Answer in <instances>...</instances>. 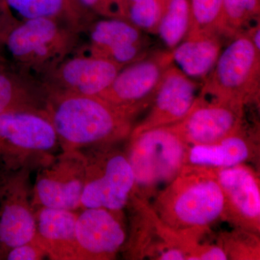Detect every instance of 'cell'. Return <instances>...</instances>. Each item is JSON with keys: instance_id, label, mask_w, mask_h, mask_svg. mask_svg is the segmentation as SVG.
<instances>
[{"instance_id": "obj_1", "label": "cell", "mask_w": 260, "mask_h": 260, "mask_svg": "<svg viewBox=\"0 0 260 260\" xmlns=\"http://www.w3.org/2000/svg\"><path fill=\"white\" fill-rule=\"evenodd\" d=\"M45 109L61 151L117 145L134 127V119L99 95L47 93Z\"/></svg>"}, {"instance_id": "obj_2", "label": "cell", "mask_w": 260, "mask_h": 260, "mask_svg": "<svg viewBox=\"0 0 260 260\" xmlns=\"http://www.w3.org/2000/svg\"><path fill=\"white\" fill-rule=\"evenodd\" d=\"M151 207L167 226L203 238L223 215V191L215 169L184 166Z\"/></svg>"}, {"instance_id": "obj_3", "label": "cell", "mask_w": 260, "mask_h": 260, "mask_svg": "<svg viewBox=\"0 0 260 260\" xmlns=\"http://www.w3.org/2000/svg\"><path fill=\"white\" fill-rule=\"evenodd\" d=\"M125 153L135 177L133 194L147 200L156 196L186 165V144L172 125L130 133Z\"/></svg>"}, {"instance_id": "obj_4", "label": "cell", "mask_w": 260, "mask_h": 260, "mask_svg": "<svg viewBox=\"0 0 260 260\" xmlns=\"http://www.w3.org/2000/svg\"><path fill=\"white\" fill-rule=\"evenodd\" d=\"M60 150L46 109L0 114V164L3 170L37 171Z\"/></svg>"}, {"instance_id": "obj_5", "label": "cell", "mask_w": 260, "mask_h": 260, "mask_svg": "<svg viewBox=\"0 0 260 260\" xmlns=\"http://www.w3.org/2000/svg\"><path fill=\"white\" fill-rule=\"evenodd\" d=\"M259 80L260 51L246 32L222 50L199 95L246 107L259 99Z\"/></svg>"}, {"instance_id": "obj_6", "label": "cell", "mask_w": 260, "mask_h": 260, "mask_svg": "<svg viewBox=\"0 0 260 260\" xmlns=\"http://www.w3.org/2000/svg\"><path fill=\"white\" fill-rule=\"evenodd\" d=\"M85 167L81 208L124 212L134 192L135 177L125 151L116 145L80 150Z\"/></svg>"}, {"instance_id": "obj_7", "label": "cell", "mask_w": 260, "mask_h": 260, "mask_svg": "<svg viewBox=\"0 0 260 260\" xmlns=\"http://www.w3.org/2000/svg\"><path fill=\"white\" fill-rule=\"evenodd\" d=\"M77 31L51 19L23 20L7 36L4 49L18 69L44 75L64 60L74 48Z\"/></svg>"}, {"instance_id": "obj_8", "label": "cell", "mask_w": 260, "mask_h": 260, "mask_svg": "<svg viewBox=\"0 0 260 260\" xmlns=\"http://www.w3.org/2000/svg\"><path fill=\"white\" fill-rule=\"evenodd\" d=\"M172 64L170 49L145 56L124 67L99 96L135 120L150 107L166 72Z\"/></svg>"}, {"instance_id": "obj_9", "label": "cell", "mask_w": 260, "mask_h": 260, "mask_svg": "<svg viewBox=\"0 0 260 260\" xmlns=\"http://www.w3.org/2000/svg\"><path fill=\"white\" fill-rule=\"evenodd\" d=\"M32 186L34 210L40 207L70 210L81 208L85 167L80 150L61 151L38 169Z\"/></svg>"}, {"instance_id": "obj_10", "label": "cell", "mask_w": 260, "mask_h": 260, "mask_svg": "<svg viewBox=\"0 0 260 260\" xmlns=\"http://www.w3.org/2000/svg\"><path fill=\"white\" fill-rule=\"evenodd\" d=\"M32 170H3L0 176V248H12L35 236V210L32 205Z\"/></svg>"}, {"instance_id": "obj_11", "label": "cell", "mask_w": 260, "mask_h": 260, "mask_svg": "<svg viewBox=\"0 0 260 260\" xmlns=\"http://www.w3.org/2000/svg\"><path fill=\"white\" fill-rule=\"evenodd\" d=\"M245 107L198 96L182 120L172 124L188 145L218 142L243 129Z\"/></svg>"}, {"instance_id": "obj_12", "label": "cell", "mask_w": 260, "mask_h": 260, "mask_svg": "<svg viewBox=\"0 0 260 260\" xmlns=\"http://www.w3.org/2000/svg\"><path fill=\"white\" fill-rule=\"evenodd\" d=\"M223 195L221 220L234 228L260 233V183L257 173L246 164L215 169Z\"/></svg>"}, {"instance_id": "obj_13", "label": "cell", "mask_w": 260, "mask_h": 260, "mask_svg": "<svg viewBox=\"0 0 260 260\" xmlns=\"http://www.w3.org/2000/svg\"><path fill=\"white\" fill-rule=\"evenodd\" d=\"M123 68L107 58L79 55L61 61L44 74L42 82L47 93L99 95Z\"/></svg>"}, {"instance_id": "obj_14", "label": "cell", "mask_w": 260, "mask_h": 260, "mask_svg": "<svg viewBox=\"0 0 260 260\" xmlns=\"http://www.w3.org/2000/svg\"><path fill=\"white\" fill-rule=\"evenodd\" d=\"M75 234L80 260L116 259L127 238L124 212L83 208L78 213Z\"/></svg>"}, {"instance_id": "obj_15", "label": "cell", "mask_w": 260, "mask_h": 260, "mask_svg": "<svg viewBox=\"0 0 260 260\" xmlns=\"http://www.w3.org/2000/svg\"><path fill=\"white\" fill-rule=\"evenodd\" d=\"M198 85L172 64L166 72L148 114L131 133L172 125L182 120L198 96Z\"/></svg>"}, {"instance_id": "obj_16", "label": "cell", "mask_w": 260, "mask_h": 260, "mask_svg": "<svg viewBox=\"0 0 260 260\" xmlns=\"http://www.w3.org/2000/svg\"><path fill=\"white\" fill-rule=\"evenodd\" d=\"M90 54L107 58L123 67L146 56L142 55L140 29L126 19L99 20L90 28Z\"/></svg>"}, {"instance_id": "obj_17", "label": "cell", "mask_w": 260, "mask_h": 260, "mask_svg": "<svg viewBox=\"0 0 260 260\" xmlns=\"http://www.w3.org/2000/svg\"><path fill=\"white\" fill-rule=\"evenodd\" d=\"M78 210L40 207L35 210L34 239L51 260H80L75 225Z\"/></svg>"}, {"instance_id": "obj_18", "label": "cell", "mask_w": 260, "mask_h": 260, "mask_svg": "<svg viewBox=\"0 0 260 260\" xmlns=\"http://www.w3.org/2000/svg\"><path fill=\"white\" fill-rule=\"evenodd\" d=\"M243 129L211 144L189 145L186 165L223 169L246 164L257 153V148Z\"/></svg>"}, {"instance_id": "obj_19", "label": "cell", "mask_w": 260, "mask_h": 260, "mask_svg": "<svg viewBox=\"0 0 260 260\" xmlns=\"http://www.w3.org/2000/svg\"><path fill=\"white\" fill-rule=\"evenodd\" d=\"M47 91L28 73L8 66L0 70V114L45 109Z\"/></svg>"}, {"instance_id": "obj_20", "label": "cell", "mask_w": 260, "mask_h": 260, "mask_svg": "<svg viewBox=\"0 0 260 260\" xmlns=\"http://www.w3.org/2000/svg\"><path fill=\"white\" fill-rule=\"evenodd\" d=\"M221 51L222 42L218 36H187L172 49L173 61L191 79L205 80Z\"/></svg>"}, {"instance_id": "obj_21", "label": "cell", "mask_w": 260, "mask_h": 260, "mask_svg": "<svg viewBox=\"0 0 260 260\" xmlns=\"http://www.w3.org/2000/svg\"><path fill=\"white\" fill-rule=\"evenodd\" d=\"M12 12L23 20L47 18L57 20L78 30L82 26V15L73 0H6Z\"/></svg>"}, {"instance_id": "obj_22", "label": "cell", "mask_w": 260, "mask_h": 260, "mask_svg": "<svg viewBox=\"0 0 260 260\" xmlns=\"http://www.w3.org/2000/svg\"><path fill=\"white\" fill-rule=\"evenodd\" d=\"M190 26V10L188 0H171L159 23L157 34L172 50L187 36Z\"/></svg>"}, {"instance_id": "obj_23", "label": "cell", "mask_w": 260, "mask_h": 260, "mask_svg": "<svg viewBox=\"0 0 260 260\" xmlns=\"http://www.w3.org/2000/svg\"><path fill=\"white\" fill-rule=\"evenodd\" d=\"M259 0H223L222 36L234 39L258 25Z\"/></svg>"}, {"instance_id": "obj_24", "label": "cell", "mask_w": 260, "mask_h": 260, "mask_svg": "<svg viewBox=\"0 0 260 260\" xmlns=\"http://www.w3.org/2000/svg\"><path fill=\"white\" fill-rule=\"evenodd\" d=\"M188 1L190 10V26L187 36L214 35L221 37L223 0Z\"/></svg>"}, {"instance_id": "obj_25", "label": "cell", "mask_w": 260, "mask_h": 260, "mask_svg": "<svg viewBox=\"0 0 260 260\" xmlns=\"http://www.w3.org/2000/svg\"><path fill=\"white\" fill-rule=\"evenodd\" d=\"M234 229L232 232L222 234L218 242L225 251L228 259H259V234Z\"/></svg>"}, {"instance_id": "obj_26", "label": "cell", "mask_w": 260, "mask_h": 260, "mask_svg": "<svg viewBox=\"0 0 260 260\" xmlns=\"http://www.w3.org/2000/svg\"><path fill=\"white\" fill-rule=\"evenodd\" d=\"M164 13L158 0H136L126 3V20L140 30L157 34Z\"/></svg>"}, {"instance_id": "obj_27", "label": "cell", "mask_w": 260, "mask_h": 260, "mask_svg": "<svg viewBox=\"0 0 260 260\" xmlns=\"http://www.w3.org/2000/svg\"><path fill=\"white\" fill-rule=\"evenodd\" d=\"M80 13L92 11L107 18H126V0H73Z\"/></svg>"}, {"instance_id": "obj_28", "label": "cell", "mask_w": 260, "mask_h": 260, "mask_svg": "<svg viewBox=\"0 0 260 260\" xmlns=\"http://www.w3.org/2000/svg\"><path fill=\"white\" fill-rule=\"evenodd\" d=\"M8 260H41L47 257V253L35 239L12 248L7 252Z\"/></svg>"}, {"instance_id": "obj_29", "label": "cell", "mask_w": 260, "mask_h": 260, "mask_svg": "<svg viewBox=\"0 0 260 260\" xmlns=\"http://www.w3.org/2000/svg\"><path fill=\"white\" fill-rule=\"evenodd\" d=\"M6 0H0V52L4 49V43L10 30L18 23Z\"/></svg>"}, {"instance_id": "obj_30", "label": "cell", "mask_w": 260, "mask_h": 260, "mask_svg": "<svg viewBox=\"0 0 260 260\" xmlns=\"http://www.w3.org/2000/svg\"><path fill=\"white\" fill-rule=\"evenodd\" d=\"M8 62H7L6 59L3 57V54L0 52V70L5 68V67L8 66Z\"/></svg>"}, {"instance_id": "obj_31", "label": "cell", "mask_w": 260, "mask_h": 260, "mask_svg": "<svg viewBox=\"0 0 260 260\" xmlns=\"http://www.w3.org/2000/svg\"><path fill=\"white\" fill-rule=\"evenodd\" d=\"M158 1L160 2V4L162 5V9H164V11L165 12L171 0H158Z\"/></svg>"}]
</instances>
